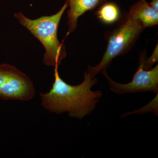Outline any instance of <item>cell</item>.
<instances>
[{"instance_id":"obj_11","label":"cell","mask_w":158,"mask_h":158,"mask_svg":"<svg viewBox=\"0 0 158 158\" xmlns=\"http://www.w3.org/2000/svg\"><path fill=\"white\" fill-rule=\"evenodd\" d=\"M149 4L154 9L158 11V0H151Z\"/></svg>"},{"instance_id":"obj_5","label":"cell","mask_w":158,"mask_h":158,"mask_svg":"<svg viewBox=\"0 0 158 158\" xmlns=\"http://www.w3.org/2000/svg\"><path fill=\"white\" fill-rule=\"evenodd\" d=\"M147 57L144 50L139 54V65L131 81L127 84H120L112 80L106 70L102 72L107 80L110 90L118 95L137 93L152 92L158 94V65L149 70L144 69V60Z\"/></svg>"},{"instance_id":"obj_8","label":"cell","mask_w":158,"mask_h":158,"mask_svg":"<svg viewBox=\"0 0 158 158\" xmlns=\"http://www.w3.org/2000/svg\"><path fill=\"white\" fill-rule=\"evenodd\" d=\"M96 15L102 22L111 24L118 21L121 14L119 8L116 4L105 2L97 11Z\"/></svg>"},{"instance_id":"obj_6","label":"cell","mask_w":158,"mask_h":158,"mask_svg":"<svg viewBox=\"0 0 158 158\" xmlns=\"http://www.w3.org/2000/svg\"><path fill=\"white\" fill-rule=\"evenodd\" d=\"M107 0H66L69 9L67 11L68 33L77 29L78 19L87 11H91L106 2Z\"/></svg>"},{"instance_id":"obj_10","label":"cell","mask_w":158,"mask_h":158,"mask_svg":"<svg viewBox=\"0 0 158 158\" xmlns=\"http://www.w3.org/2000/svg\"><path fill=\"white\" fill-rule=\"evenodd\" d=\"M158 44L156 45L152 54L149 58L147 57L144 60V69L145 70H149L152 68L153 65L158 61Z\"/></svg>"},{"instance_id":"obj_2","label":"cell","mask_w":158,"mask_h":158,"mask_svg":"<svg viewBox=\"0 0 158 158\" xmlns=\"http://www.w3.org/2000/svg\"><path fill=\"white\" fill-rule=\"evenodd\" d=\"M68 7L65 1V4L56 14L43 16L35 19L28 18L21 12L14 15L19 23L27 29L44 47L45 52L43 61L48 66L59 67L66 56L65 45L58 39V31L61 18Z\"/></svg>"},{"instance_id":"obj_7","label":"cell","mask_w":158,"mask_h":158,"mask_svg":"<svg viewBox=\"0 0 158 158\" xmlns=\"http://www.w3.org/2000/svg\"><path fill=\"white\" fill-rule=\"evenodd\" d=\"M128 13L138 20L144 29L158 24V11L150 6L146 0H139L133 4Z\"/></svg>"},{"instance_id":"obj_4","label":"cell","mask_w":158,"mask_h":158,"mask_svg":"<svg viewBox=\"0 0 158 158\" xmlns=\"http://www.w3.org/2000/svg\"><path fill=\"white\" fill-rule=\"evenodd\" d=\"M36 93L34 83L27 75L14 65L0 64V99L31 100Z\"/></svg>"},{"instance_id":"obj_3","label":"cell","mask_w":158,"mask_h":158,"mask_svg":"<svg viewBox=\"0 0 158 158\" xmlns=\"http://www.w3.org/2000/svg\"><path fill=\"white\" fill-rule=\"evenodd\" d=\"M117 22L116 27L105 32L107 46L101 61L95 66L88 65L86 71L91 77L106 70L114 58L127 54L144 29L141 23L130 15L128 11L121 14Z\"/></svg>"},{"instance_id":"obj_1","label":"cell","mask_w":158,"mask_h":158,"mask_svg":"<svg viewBox=\"0 0 158 158\" xmlns=\"http://www.w3.org/2000/svg\"><path fill=\"white\" fill-rule=\"evenodd\" d=\"M84 81L80 85H71L59 76L58 67H55V80L52 88L46 93H39L43 107L57 114L68 113L71 118L82 119L90 115L96 107L103 95L100 90L93 91L91 88L98 82L87 71Z\"/></svg>"},{"instance_id":"obj_9","label":"cell","mask_w":158,"mask_h":158,"mask_svg":"<svg viewBox=\"0 0 158 158\" xmlns=\"http://www.w3.org/2000/svg\"><path fill=\"white\" fill-rule=\"evenodd\" d=\"M158 94H156V96L146 106L140 108L138 110H135L133 112H130L122 114V117H125L135 114H143V113L151 112L153 114L158 116Z\"/></svg>"}]
</instances>
